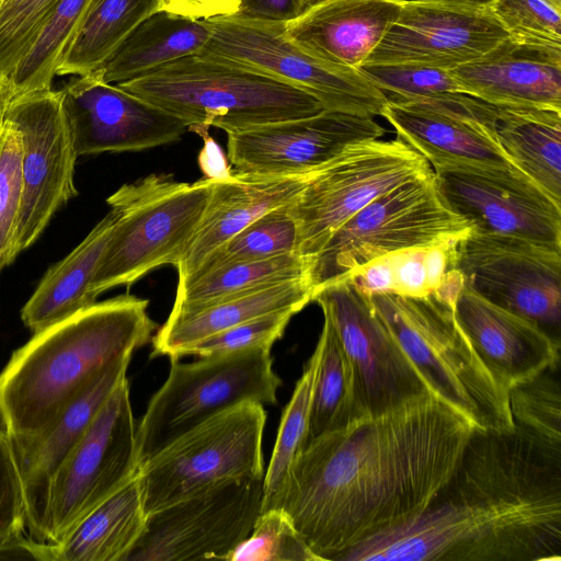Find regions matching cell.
Returning <instances> with one entry per match:
<instances>
[{
  "instance_id": "obj_41",
  "label": "cell",
  "mask_w": 561,
  "mask_h": 561,
  "mask_svg": "<svg viewBox=\"0 0 561 561\" xmlns=\"http://www.w3.org/2000/svg\"><path fill=\"white\" fill-rule=\"evenodd\" d=\"M228 561H319L280 508L262 512Z\"/></svg>"
},
{
  "instance_id": "obj_8",
  "label": "cell",
  "mask_w": 561,
  "mask_h": 561,
  "mask_svg": "<svg viewBox=\"0 0 561 561\" xmlns=\"http://www.w3.org/2000/svg\"><path fill=\"white\" fill-rule=\"evenodd\" d=\"M210 38L198 54L270 77L314 98L325 111L382 116L388 96L358 69L306 51L285 33V22L239 14L205 20Z\"/></svg>"
},
{
  "instance_id": "obj_2",
  "label": "cell",
  "mask_w": 561,
  "mask_h": 561,
  "mask_svg": "<svg viewBox=\"0 0 561 561\" xmlns=\"http://www.w3.org/2000/svg\"><path fill=\"white\" fill-rule=\"evenodd\" d=\"M561 445L515 425L476 430L420 514L337 561H560Z\"/></svg>"
},
{
  "instance_id": "obj_37",
  "label": "cell",
  "mask_w": 561,
  "mask_h": 561,
  "mask_svg": "<svg viewBox=\"0 0 561 561\" xmlns=\"http://www.w3.org/2000/svg\"><path fill=\"white\" fill-rule=\"evenodd\" d=\"M317 358L312 353L283 411L270 465L263 481L262 512L274 508L291 469L307 443Z\"/></svg>"
},
{
  "instance_id": "obj_30",
  "label": "cell",
  "mask_w": 561,
  "mask_h": 561,
  "mask_svg": "<svg viewBox=\"0 0 561 561\" xmlns=\"http://www.w3.org/2000/svg\"><path fill=\"white\" fill-rule=\"evenodd\" d=\"M209 38L205 20L158 11L139 24L96 71L106 83L130 81L176 59L199 54Z\"/></svg>"
},
{
  "instance_id": "obj_1",
  "label": "cell",
  "mask_w": 561,
  "mask_h": 561,
  "mask_svg": "<svg viewBox=\"0 0 561 561\" xmlns=\"http://www.w3.org/2000/svg\"><path fill=\"white\" fill-rule=\"evenodd\" d=\"M474 426L426 391L309 442L274 508L319 561L422 513L453 477Z\"/></svg>"
},
{
  "instance_id": "obj_36",
  "label": "cell",
  "mask_w": 561,
  "mask_h": 561,
  "mask_svg": "<svg viewBox=\"0 0 561 561\" xmlns=\"http://www.w3.org/2000/svg\"><path fill=\"white\" fill-rule=\"evenodd\" d=\"M90 0H58L9 80L11 98L50 90Z\"/></svg>"
},
{
  "instance_id": "obj_7",
  "label": "cell",
  "mask_w": 561,
  "mask_h": 561,
  "mask_svg": "<svg viewBox=\"0 0 561 561\" xmlns=\"http://www.w3.org/2000/svg\"><path fill=\"white\" fill-rule=\"evenodd\" d=\"M282 381L270 347L171 359L169 375L136 427L139 466L172 440L243 402L275 404Z\"/></svg>"
},
{
  "instance_id": "obj_42",
  "label": "cell",
  "mask_w": 561,
  "mask_h": 561,
  "mask_svg": "<svg viewBox=\"0 0 561 561\" xmlns=\"http://www.w3.org/2000/svg\"><path fill=\"white\" fill-rule=\"evenodd\" d=\"M358 70L386 95L392 94L388 99L422 102L445 93H463L450 70L408 64L362 65Z\"/></svg>"
},
{
  "instance_id": "obj_12",
  "label": "cell",
  "mask_w": 561,
  "mask_h": 561,
  "mask_svg": "<svg viewBox=\"0 0 561 561\" xmlns=\"http://www.w3.org/2000/svg\"><path fill=\"white\" fill-rule=\"evenodd\" d=\"M136 427L125 378L53 478L43 543L57 542L88 512L137 476Z\"/></svg>"
},
{
  "instance_id": "obj_32",
  "label": "cell",
  "mask_w": 561,
  "mask_h": 561,
  "mask_svg": "<svg viewBox=\"0 0 561 561\" xmlns=\"http://www.w3.org/2000/svg\"><path fill=\"white\" fill-rule=\"evenodd\" d=\"M463 238L386 253L354 268L345 278L365 296H428L457 268L458 247Z\"/></svg>"
},
{
  "instance_id": "obj_40",
  "label": "cell",
  "mask_w": 561,
  "mask_h": 561,
  "mask_svg": "<svg viewBox=\"0 0 561 561\" xmlns=\"http://www.w3.org/2000/svg\"><path fill=\"white\" fill-rule=\"evenodd\" d=\"M554 370L548 368L508 389V402L516 426L561 445V391Z\"/></svg>"
},
{
  "instance_id": "obj_14",
  "label": "cell",
  "mask_w": 561,
  "mask_h": 561,
  "mask_svg": "<svg viewBox=\"0 0 561 561\" xmlns=\"http://www.w3.org/2000/svg\"><path fill=\"white\" fill-rule=\"evenodd\" d=\"M456 267L468 288L560 343L561 249L471 229L459 243Z\"/></svg>"
},
{
  "instance_id": "obj_28",
  "label": "cell",
  "mask_w": 561,
  "mask_h": 561,
  "mask_svg": "<svg viewBox=\"0 0 561 561\" xmlns=\"http://www.w3.org/2000/svg\"><path fill=\"white\" fill-rule=\"evenodd\" d=\"M306 278L289 280L170 316L152 339L151 357L180 359L188 346L248 320L277 311L299 312L312 301Z\"/></svg>"
},
{
  "instance_id": "obj_52",
  "label": "cell",
  "mask_w": 561,
  "mask_h": 561,
  "mask_svg": "<svg viewBox=\"0 0 561 561\" xmlns=\"http://www.w3.org/2000/svg\"><path fill=\"white\" fill-rule=\"evenodd\" d=\"M317 1L318 0H299V4H300L301 10L304 11L307 7H309L310 4H312Z\"/></svg>"
},
{
  "instance_id": "obj_20",
  "label": "cell",
  "mask_w": 561,
  "mask_h": 561,
  "mask_svg": "<svg viewBox=\"0 0 561 561\" xmlns=\"http://www.w3.org/2000/svg\"><path fill=\"white\" fill-rule=\"evenodd\" d=\"M60 92L78 157L159 147L187 130L176 117L106 83L96 70L76 76Z\"/></svg>"
},
{
  "instance_id": "obj_31",
  "label": "cell",
  "mask_w": 561,
  "mask_h": 561,
  "mask_svg": "<svg viewBox=\"0 0 561 561\" xmlns=\"http://www.w3.org/2000/svg\"><path fill=\"white\" fill-rule=\"evenodd\" d=\"M492 136L517 170L561 203V112L499 106Z\"/></svg>"
},
{
  "instance_id": "obj_16",
  "label": "cell",
  "mask_w": 561,
  "mask_h": 561,
  "mask_svg": "<svg viewBox=\"0 0 561 561\" xmlns=\"http://www.w3.org/2000/svg\"><path fill=\"white\" fill-rule=\"evenodd\" d=\"M5 118L22 138L23 192L14 254L33 244L53 215L78 192L73 182L77 153L60 90L12 98Z\"/></svg>"
},
{
  "instance_id": "obj_45",
  "label": "cell",
  "mask_w": 561,
  "mask_h": 561,
  "mask_svg": "<svg viewBox=\"0 0 561 561\" xmlns=\"http://www.w3.org/2000/svg\"><path fill=\"white\" fill-rule=\"evenodd\" d=\"M294 314L296 312L285 310L248 320L188 346L181 353V357L229 354L259 347L271 348L283 335Z\"/></svg>"
},
{
  "instance_id": "obj_51",
  "label": "cell",
  "mask_w": 561,
  "mask_h": 561,
  "mask_svg": "<svg viewBox=\"0 0 561 561\" xmlns=\"http://www.w3.org/2000/svg\"><path fill=\"white\" fill-rule=\"evenodd\" d=\"M421 1H436V2L465 3V4H473V5H489L493 0H421Z\"/></svg>"
},
{
  "instance_id": "obj_48",
  "label": "cell",
  "mask_w": 561,
  "mask_h": 561,
  "mask_svg": "<svg viewBox=\"0 0 561 561\" xmlns=\"http://www.w3.org/2000/svg\"><path fill=\"white\" fill-rule=\"evenodd\" d=\"M188 130L199 135L204 146L198 154V165L206 179L214 181L228 180L233 175L218 142L209 135L207 127H192Z\"/></svg>"
},
{
  "instance_id": "obj_39",
  "label": "cell",
  "mask_w": 561,
  "mask_h": 561,
  "mask_svg": "<svg viewBox=\"0 0 561 561\" xmlns=\"http://www.w3.org/2000/svg\"><path fill=\"white\" fill-rule=\"evenodd\" d=\"M488 8L513 43L561 51V0H493Z\"/></svg>"
},
{
  "instance_id": "obj_19",
  "label": "cell",
  "mask_w": 561,
  "mask_h": 561,
  "mask_svg": "<svg viewBox=\"0 0 561 561\" xmlns=\"http://www.w3.org/2000/svg\"><path fill=\"white\" fill-rule=\"evenodd\" d=\"M507 38L488 5L404 0L397 20L363 65L451 70L481 58Z\"/></svg>"
},
{
  "instance_id": "obj_6",
  "label": "cell",
  "mask_w": 561,
  "mask_h": 561,
  "mask_svg": "<svg viewBox=\"0 0 561 561\" xmlns=\"http://www.w3.org/2000/svg\"><path fill=\"white\" fill-rule=\"evenodd\" d=\"M213 191V180L178 182L171 175L151 174L125 184L107 198L118 219L101 255L90 285L96 297L130 286L150 271L175 267L190 248Z\"/></svg>"
},
{
  "instance_id": "obj_15",
  "label": "cell",
  "mask_w": 561,
  "mask_h": 561,
  "mask_svg": "<svg viewBox=\"0 0 561 561\" xmlns=\"http://www.w3.org/2000/svg\"><path fill=\"white\" fill-rule=\"evenodd\" d=\"M432 169L443 202L473 231L561 249V203L519 170L466 163Z\"/></svg>"
},
{
  "instance_id": "obj_5",
  "label": "cell",
  "mask_w": 561,
  "mask_h": 561,
  "mask_svg": "<svg viewBox=\"0 0 561 561\" xmlns=\"http://www.w3.org/2000/svg\"><path fill=\"white\" fill-rule=\"evenodd\" d=\"M116 85L176 117L187 129L215 126L229 134L323 111L304 91L198 54Z\"/></svg>"
},
{
  "instance_id": "obj_9",
  "label": "cell",
  "mask_w": 561,
  "mask_h": 561,
  "mask_svg": "<svg viewBox=\"0 0 561 561\" xmlns=\"http://www.w3.org/2000/svg\"><path fill=\"white\" fill-rule=\"evenodd\" d=\"M471 229L443 202L433 170L380 195L340 226L309 260L306 279L314 295L375 257L462 238Z\"/></svg>"
},
{
  "instance_id": "obj_35",
  "label": "cell",
  "mask_w": 561,
  "mask_h": 561,
  "mask_svg": "<svg viewBox=\"0 0 561 561\" xmlns=\"http://www.w3.org/2000/svg\"><path fill=\"white\" fill-rule=\"evenodd\" d=\"M308 266V259L293 252L206 270L176 288L170 316L190 312L260 288L306 278Z\"/></svg>"
},
{
  "instance_id": "obj_3",
  "label": "cell",
  "mask_w": 561,
  "mask_h": 561,
  "mask_svg": "<svg viewBox=\"0 0 561 561\" xmlns=\"http://www.w3.org/2000/svg\"><path fill=\"white\" fill-rule=\"evenodd\" d=\"M149 301L117 296L37 332L0 373V427L11 442L47 427L108 366L156 329Z\"/></svg>"
},
{
  "instance_id": "obj_23",
  "label": "cell",
  "mask_w": 561,
  "mask_h": 561,
  "mask_svg": "<svg viewBox=\"0 0 561 561\" xmlns=\"http://www.w3.org/2000/svg\"><path fill=\"white\" fill-rule=\"evenodd\" d=\"M450 73L465 94L486 103L561 112V51L520 46L507 38Z\"/></svg>"
},
{
  "instance_id": "obj_43",
  "label": "cell",
  "mask_w": 561,
  "mask_h": 561,
  "mask_svg": "<svg viewBox=\"0 0 561 561\" xmlns=\"http://www.w3.org/2000/svg\"><path fill=\"white\" fill-rule=\"evenodd\" d=\"M22 192V138L4 118L0 133V272L16 257L14 240Z\"/></svg>"
},
{
  "instance_id": "obj_33",
  "label": "cell",
  "mask_w": 561,
  "mask_h": 561,
  "mask_svg": "<svg viewBox=\"0 0 561 561\" xmlns=\"http://www.w3.org/2000/svg\"><path fill=\"white\" fill-rule=\"evenodd\" d=\"M313 353L317 364L306 445L325 433L369 415L356 373L330 319L324 314Z\"/></svg>"
},
{
  "instance_id": "obj_34",
  "label": "cell",
  "mask_w": 561,
  "mask_h": 561,
  "mask_svg": "<svg viewBox=\"0 0 561 561\" xmlns=\"http://www.w3.org/2000/svg\"><path fill=\"white\" fill-rule=\"evenodd\" d=\"M161 0H90L56 76H83L101 68Z\"/></svg>"
},
{
  "instance_id": "obj_25",
  "label": "cell",
  "mask_w": 561,
  "mask_h": 561,
  "mask_svg": "<svg viewBox=\"0 0 561 561\" xmlns=\"http://www.w3.org/2000/svg\"><path fill=\"white\" fill-rule=\"evenodd\" d=\"M312 174L255 176L233 173L228 180H213L202 221L176 266L178 286L194 277L219 248L256 218L295 201Z\"/></svg>"
},
{
  "instance_id": "obj_44",
  "label": "cell",
  "mask_w": 561,
  "mask_h": 561,
  "mask_svg": "<svg viewBox=\"0 0 561 561\" xmlns=\"http://www.w3.org/2000/svg\"><path fill=\"white\" fill-rule=\"evenodd\" d=\"M58 0H0V78L9 80Z\"/></svg>"
},
{
  "instance_id": "obj_21",
  "label": "cell",
  "mask_w": 561,
  "mask_h": 561,
  "mask_svg": "<svg viewBox=\"0 0 561 561\" xmlns=\"http://www.w3.org/2000/svg\"><path fill=\"white\" fill-rule=\"evenodd\" d=\"M131 355L103 370L57 417L32 438L11 442L26 508L27 538L43 543L53 478L119 383L127 378Z\"/></svg>"
},
{
  "instance_id": "obj_49",
  "label": "cell",
  "mask_w": 561,
  "mask_h": 561,
  "mask_svg": "<svg viewBox=\"0 0 561 561\" xmlns=\"http://www.w3.org/2000/svg\"><path fill=\"white\" fill-rule=\"evenodd\" d=\"M239 11L236 14L262 20L287 22L302 10L299 0H239Z\"/></svg>"
},
{
  "instance_id": "obj_50",
  "label": "cell",
  "mask_w": 561,
  "mask_h": 561,
  "mask_svg": "<svg viewBox=\"0 0 561 561\" xmlns=\"http://www.w3.org/2000/svg\"><path fill=\"white\" fill-rule=\"evenodd\" d=\"M11 99L9 83L0 78V133L4 124L5 112Z\"/></svg>"
},
{
  "instance_id": "obj_22",
  "label": "cell",
  "mask_w": 561,
  "mask_h": 561,
  "mask_svg": "<svg viewBox=\"0 0 561 561\" xmlns=\"http://www.w3.org/2000/svg\"><path fill=\"white\" fill-rule=\"evenodd\" d=\"M455 312L477 354L507 391L548 368L556 369L560 343L535 322L488 301L465 283Z\"/></svg>"
},
{
  "instance_id": "obj_10",
  "label": "cell",
  "mask_w": 561,
  "mask_h": 561,
  "mask_svg": "<svg viewBox=\"0 0 561 561\" xmlns=\"http://www.w3.org/2000/svg\"><path fill=\"white\" fill-rule=\"evenodd\" d=\"M263 404L243 402L182 434L139 466L146 515L228 480L264 476Z\"/></svg>"
},
{
  "instance_id": "obj_4",
  "label": "cell",
  "mask_w": 561,
  "mask_h": 561,
  "mask_svg": "<svg viewBox=\"0 0 561 561\" xmlns=\"http://www.w3.org/2000/svg\"><path fill=\"white\" fill-rule=\"evenodd\" d=\"M463 283L455 268L428 296L366 297L431 392L476 430L510 432L515 424L508 391L485 367L456 318L455 301Z\"/></svg>"
},
{
  "instance_id": "obj_11",
  "label": "cell",
  "mask_w": 561,
  "mask_h": 561,
  "mask_svg": "<svg viewBox=\"0 0 561 561\" xmlns=\"http://www.w3.org/2000/svg\"><path fill=\"white\" fill-rule=\"evenodd\" d=\"M424 156L399 139L356 144L313 173L288 207L296 222V253L310 260L331 234L370 202L432 172Z\"/></svg>"
},
{
  "instance_id": "obj_27",
  "label": "cell",
  "mask_w": 561,
  "mask_h": 561,
  "mask_svg": "<svg viewBox=\"0 0 561 561\" xmlns=\"http://www.w3.org/2000/svg\"><path fill=\"white\" fill-rule=\"evenodd\" d=\"M381 117L431 167L466 163L515 168L497 146L491 129L477 122L393 99L388 100Z\"/></svg>"
},
{
  "instance_id": "obj_46",
  "label": "cell",
  "mask_w": 561,
  "mask_h": 561,
  "mask_svg": "<svg viewBox=\"0 0 561 561\" xmlns=\"http://www.w3.org/2000/svg\"><path fill=\"white\" fill-rule=\"evenodd\" d=\"M26 508L20 470L12 444L0 427V553L24 538Z\"/></svg>"
},
{
  "instance_id": "obj_29",
  "label": "cell",
  "mask_w": 561,
  "mask_h": 561,
  "mask_svg": "<svg viewBox=\"0 0 561 561\" xmlns=\"http://www.w3.org/2000/svg\"><path fill=\"white\" fill-rule=\"evenodd\" d=\"M117 219L118 213L111 208L79 245L46 272L21 310L33 334L95 304L90 285Z\"/></svg>"
},
{
  "instance_id": "obj_24",
  "label": "cell",
  "mask_w": 561,
  "mask_h": 561,
  "mask_svg": "<svg viewBox=\"0 0 561 561\" xmlns=\"http://www.w3.org/2000/svg\"><path fill=\"white\" fill-rule=\"evenodd\" d=\"M403 2L318 0L285 22V33L320 59L358 69L397 20Z\"/></svg>"
},
{
  "instance_id": "obj_18",
  "label": "cell",
  "mask_w": 561,
  "mask_h": 561,
  "mask_svg": "<svg viewBox=\"0 0 561 561\" xmlns=\"http://www.w3.org/2000/svg\"><path fill=\"white\" fill-rule=\"evenodd\" d=\"M227 135L233 173L300 176L319 171L356 144L381 138L385 128L373 117L323 110Z\"/></svg>"
},
{
  "instance_id": "obj_13",
  "label": "cell",
  "mask_w": 561,
  "mask_h": 561,
  "mask_svg": "<svg viewBox=\"0 0 561 561\" xmlns=\"http://www.w3.org/2000/svg\"><path fill=\"white\" fill-rule=\"evenodd\" d=\"M263 481L228 480L147 515L125 561H228L261 514Z\"/></svg>"
},
{
  "instance_id": "obj_17",
  "label": "cell",
  "mask_w": 561,
  "mask_h": 561,
  "mask_svg": "<svg viewBox=\"0 0 561 561\" xmlns=\"http://www.w3.org/2000/svg\"><path fill=\"white\" fill-rule=\"evenodd\" d=\"M312 301L330 319L356 373L369 415L430 391L368 298L347 278L320 288Z\"/></svg>"
},
{
  "instance_id": "obj_26",
  "label": "cell",
  "mask_w": 561,
  "mask_h": 561,
  "mask_svg": "<svg viewBox=\"0 0 561 561\" xmlns=\"http://www.w3.org/2000/svg\"><path fill=\"white\" fill-rule=\"evenodd\" d=\"M138 473L88 512L54 543L27 537L18 549L45 561H125L146 525Z\"/></svg>"
},
{
  "instance_id": "obj_38",
  "label": "cell",
  "mask_w": 561,
  "mask_h": 561,
  "mask_svg": "<svg viewBox=\"0 0 561 561\" xmlns=\"http://www.w3.org/2000/svg\"><path fill=\"white\" fill-rule=\"evenodd\" d=\"M288 205L274 208L252 221L219 248L196 275L231 262L264 260L296 252L297 228Z\"/></svg>"
},
{
  "instance_id": "obj_47",
  "label": "cell",
  "mask_w": 561,
  "mask_h": 561,
  "mask_svg": "<svg viewBox=\"0 0 561 561\" xmlns=\"http://www.w3.org/2000/svg\"><path fill=\"white\" fill-rule=\"evenodd\" d=\"M239 0H161L160 11L192 20H208L239 11Z\"/></svg>"
}]
</instances>
